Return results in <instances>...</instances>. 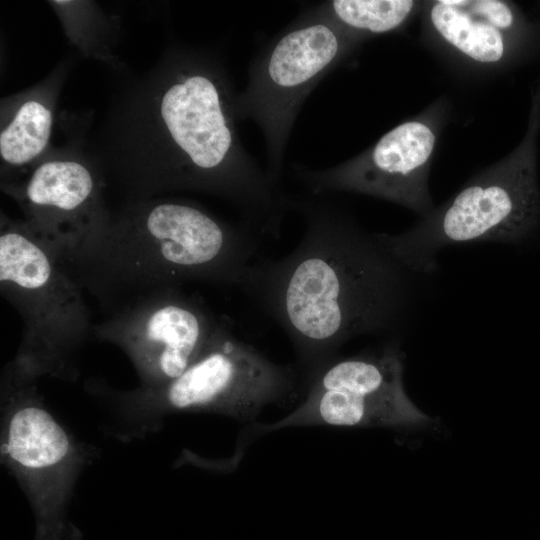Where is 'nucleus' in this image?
<instances>
[{"instance_id": "f257e3e1", "label": "nucleus", "mask_w": 540, "mask_h": 540, "mask_svg": "<svg viewBox=\"0 0 540 540\" xmlns=\"http://www.w3.org/2000/svg\"><path fill=\"white\" fill-rule=\"evenodd\" d=\"M236 96L220 54L173 43L115 92L88 149L125 200L194 191L233 205L260 235L277 238L287 193L242 144Z\"/></svg>"}, {"instance_id": "f03ea898", "label": "nucleus", "mask_w": 540, "mask_h": 540, "mask_svg": "<svg viewBox=\"0 0 540 540\" xmlns=\"http://www.w3.org/2000/svg\"><path fill=\"white\" fill-rule=\"evenodd\" d=\"M286 206L303 218L300 242L254 261L239 289L286 333L304 383L350 339L402 327L416 273L326 194H287Z\"/></svg>"}, {"instance_id": "7ed1b4c3", "label": "nucleus", "mask_w": 540, "mask_h": 540, "mask_svg": "<svg viewBox=\"0 0 540 540\" xmlns=\"http://www.w3.org/2000/svg\"><path fill=\"white\" fill-rule=\"evenodd\" d=\"M261 236L189 199L125 200L105 225L60 259L109 312L153 291L202 282L239 288Z\"/></svg>"}, {"instance_id": "20e7f679", "label": "nucleus", "mask_w": 540, "mask_h": 540, "mask_svg": "<svg viewBox=\"0 0 540 540\" xmlns=\"http://www.w3.org/2000/svg\"><path fill=\"white\" fill-rule=\"evenodd\" d=\"M0 292L23 324L11 363L34 380L72 378L76 355L93 326L84 290L23 219L4 213L0 217Z\"/></svg>"}, {"instance_id": "39448f33", "label": "nucleus", "mask_w": 540, "mask_h": 540, "mask_svg": "<svg viewBox=\"0 0 540 540\" xmlns=\"http://www.w3.org/2000/svg\"><path fill=\"white\" fill-rule=\"evenodd\" d=\"M303 387L296 366L278 364L238 339L228 323L180 376L157 388L112 392L120 418L145 431L178 413H213L255 423L269 405L297 396Z\"/></svg>"}, {"instance_id": "423d86ee", "label": "nucleus", "mask_w": 540, "mask_h": 540, "mask_svg": "<svg viewBox=\"0 0 540 540\" xmlns=\"http://www.w3.org/2000/svg\"><path fill=\"white\" fill-rule=\"evenodd\" d=\"M539 219L535 157L532 141L526 139L414 227L379 237L402 264L423 275L436 269V254L443 247L478 241L518 243L534 232Z\"/></svg>"}, {"instance_id": "0eeeda50", "label": "nucleus", "mask_w": 540, "mask_h": 540, "mask_svg": "<svg viewBox=\"0 0 540 540\" xmlns=\"http://www.w3.org/2000/svg\"><path fill=\"white\" fill-rule=\"evenodd\" d=\"M361 40L324 16L316 6L273 37L251 61L245 89L236 96L239 121L261 129L266 174L280 191L287 143L309 94Z\"/></svg>"}, {"instance_id": "6e6552de", "label": "nucleus", "mask_w": 540, "mask_h": 540, "mask_svg": "<svg viewBox=\"0 0 540 540\" xmlns=\"http://www.w3.org/2000/svg\"><path fill=\"white\" fill-rule=\"evenodd\" d=\"M2 458L33 508L37 540H79L66 514L86 454L44 404L36 380L2 373Z\"/></svg>"}, {"instance_id": "1a4fd4ad", "label": "nucleus", "mask_w": 540, "mask_h": 540, "mask_svg": "<svg viewBox=\"0 0 540 540\" xmlns=\"http://www.w3.org/2000/svg\"><path fill=\"white\" fill-rule=\"evenodd\" d=\"M397 347L335 358L308 378L304 398L288 415L270 424H247L235 457L261 436L288 427H394L422 422L425 416L407 397Z\"/></svg>"}, {"instance_id": "9d476101", "label": "nucleus", "mask_w": 540, "mask_h": 540, "mask_svg": "<svg viewBox=\"0 0 540 540\" xmlns=\"http://www.w3.org/2000/svg\"><path fill=\"white\" fill-rule=\"evenodd\" d=\"M228 323L196 296L173 287L120 304L92 326V333L128 356L140 387L157 388L200 358Z\"/></svg>"}, {"instance_id": "9b49d317", "label": "nucleus", "mask_w": 540, "mask_h": 540, "mask_svg": "<svg viewBox=\"0 0 540 540\" xmlns=\"http://www.w3.org/2000/svg\"><path fill=\"white\" fill-rule=\"evenodd\" d=\"M105 177L81 137L53 146L29 170L2 180L1 190L60 259L82 246L110 216Z\"/></svg>"}, {"instance_id": "f8f14e48", "label": "nucleus", "mask_w": 540, "mask_h": 540, "mask_svg": "<svg viewBox=\"0 0 540 540\" xmlns=\"http://www.w3.org/2000/svg\"><path fill=\"white\" fill-rule=\"evenodd\" d=\"M436 142V126L418 117L398 124L371 147L338 165L311 169L294 164L292 168L308 194L358 193L425 216L434 209L428 175Z\"/></svg>"}, {"instance_id": "ddd939ff", "label": "nucleus", "mask_w": 540, "mask_h": 540, "mask_svg": "<svg viewBox=\"0 0 540 540\" xmlns=\"http://www.w3.org/2000/svg\"><path fill=\"white\" fill-rule=\"evenodd\" d=\"M74 63L65 56L39 82L1 99V181L23 174L52 147L57 102Z\"/></svg>"}, {"instance_id": "4468645a", "label": "nucleus", "mask_w": 540, "mask_h": 540, "mask_svg": "<svg viewBox=\"0 0 540 540\" xmlns=\"http://www.w3.org/2000/svg\"><path fill=\"white\" fill-rule=\"evenodd\" d=\"M47 3L78 53L118 73H125V64L114 51L120 30L118 19L105 13L94 1L53 0Z\"/></svg>"}, {"instance_id": "2eb2a0df", "label": "nucleus", "mask_w": 540, "mask_h": 540, "mask_svg": "<svg viewBox=\"0 0 540 540\" xmlns=\"http://www.w3.org/2000/svg\"><path fill=\"white\" fill-rule=\"evenodd\" d=\"M429 16L436 32L468 58L495 63L504 56L503 32L473 16L461 5V0L436 1Z\"/></svg>"}, {"instance_id": "dca6fc26", "label": "nucleus", "mask_w": 540, "mask_h": 540, "mask_svg": "<svg viewBox=\"0 0 540 540\" xmlns=\"http://www.w3.org/2000/svg\"><path fill=\"white\" fill-rule=\"evenodd\" d=\"M416 6L410 0H331L318 4V10L347 33L363 40L396 30Z\"/></svg>"}, {"instance_id": "f3484780", "label": "nucleus", "mask_w": 540, "mask_h": 540, "mask_svg": "<svg viewBox=\"0 0 540 540\" xmlns=\"http://www.w3.org/2000/svg\"><path fill=\"white\" fill-rule=\"evenodd\" d=\"M461 5L473 16L500 31L508 30L514 23L510 6L499 0H461Z\"/></svg>"}]
</instances>
